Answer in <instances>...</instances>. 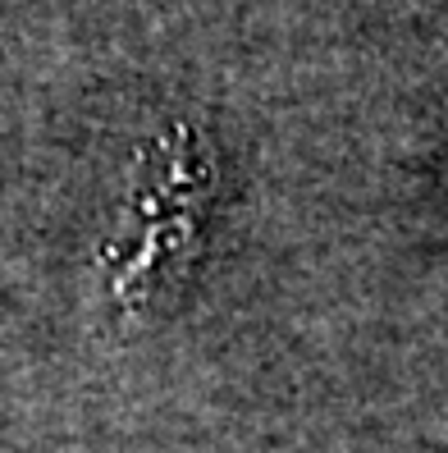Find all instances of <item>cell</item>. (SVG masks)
<instances>
[{"label":"cell","instance_id":"cell-1","mask_svg":"<svg viewBox=\"0 0 448 453\" xmlns=\"http://www.w3.org/2000/svg\"><path fill=\"white\" fill-rule=\"evenodd\" d=\"M216 206V142L174 119L138 147L124 197L96 243V307L110 326H151L188 288Z\"/></svg>","mask_w":448,"mask_h":453}]
</instances>
